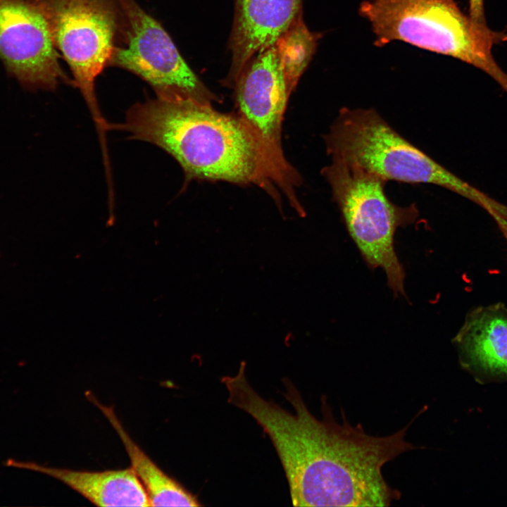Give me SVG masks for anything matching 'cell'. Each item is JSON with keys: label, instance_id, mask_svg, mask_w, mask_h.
I'll return each instance as SVG.
<instances>
[{"label": "cell", "instance_id": "6da1fadb", "mask_svg": "<svg viewBox=\"0 0 507 507\" xmlns=\"http://www.w3.org/2000/svg\"><path fill=\"white\" fill-rule=\"evenodd\" d=\"M289 403L294 414L275 410L264 427L284 470L294 506H388L401 496L384 480L383 465L418 447L405 440V427L387 437H373L362 425L338 423L322 399V420L302 397Z\"/></svg>", "mask_w": 507, "mask_h": 507}, {"label": "cell", "instance_id": "7a4b0ae2", "mask_svg": "<svg viewBox=\"0 0 507 507\" xmlns=\"http://www.w3.org/2000/svg\"><path fill=\"white\" fill-rule=\"evenodd\" d=\"M120 129L150 142L181 166L185 182L223 181L256 185L281 209V196L265 150L255 133L235 113L189 99H156L137 103Z\"/></svg>", "mask_w": 507, "mask_h": 507}, {"label": "cell", "instance_id": "3957f363", "mask_svg": "<svg viewBox=\"0 0 507 507\" xmlns=\"http://www.w3.org/2000/svg\"><path fill=\"white\" fill-rule=\"evenodd\" d=\"M358 12L375 46L400 41L453 57L484 72L507 94V73L492 51L507 35L478 25L454 0H365Z\"/></svg>", "mask_w": 507, "mask_h": 507}, {"label": "cell", "instance_id": "277c9868", "mask_svg": "<svg viewBox=\"0 0 507 507\" xmlns=\"http://www.w3.org/2000/svg\"><path fill=\"white\" fill-rule=\"evenodd\" d=\"M324 139L331 158L356 165L385 182L435 184L482 208L493 200L410 143L373 108H342Z\"/></svg>", "mask_w": 507, "mask_h": 507}, {"label": "cell", "instance_id": "5b68a950", "mask_svg": "<svg viewBox=\"0 0 507 507\" xmlns=\"http://www.w3.org/2000/svg\"><path fill=\"white\" fill-rule=\"evenodd\" d=\"M331 159L321 173L350 237L366 265L382 269L394 294L405 296V272L395 251L394 236L399 227L416 220L418 208L392 202L380 177L343 160Z\"/></svg>", "mask_w": 507, "mask_h": 507}, {"label": "cell", "instance_id": "8992f818", "mask_svg": "<svg viewBox=\"0 0 507 507\" xmlns=\"http://www.w3.org/2000/svg\"><path fill=\"white\" fill-rule=\"evenodd\" d=\"M45 16L94 119L103 128L95 80L108 65L123 23L119 0H31Z\"/></svg>", "mask_w": 507, "mask_h": 507}, {"label": "cell", "instance_id": "52a82bcc", "mask_svg": "<svg viewBox=\"0 0 507 507\" xmlns=\"http://www.w3.org/2000/svg\"><path fill=\"white\" fill-rule=\"evenodd\" d=\"M123 23L108 66L125 69L146 81L157 97L189 99L207 104L219 99L184 60L171 37L134 0H119Z\"/></svg>", "mask_w": 507, "mask_h": 507}, {"label": "cell", "instance_id": "ba28073f", "mask_svg": "<svg viewBox=\"0 0 507 507\" xmlns=\"http://www.w3.org/2000/svg\"><path fill=\"white\" fill-rule=\"evenodd\" d=\"M228 88L233 90L236 113L260 140L272 166L276 186L292 206L299 201L301 179L287 160L282 123L289 95L275 46L254 55Z\"/></svg>", "mask_w": 507, "mask_h": 507}, {"label": "cell", "instance_id": "9c48e42d", "mask_svg": "<svg viewBox=\"0 0 507 507\" xmlns=\"http://www.w3.org/2000/svg\"><path fill=\"white\" fill-rule=\"evenodd\" d=\"M48 22L31 0H0V58L29 86L54 89L69 80L58 63Z\"/></svg>", "mask_w": 507, "mask_h": 507}, {"label": "cell", "instance_id": "30bf717a", "mask_svg": "<svg viewBox=\"0 0 507 507\" xmlns=\"http://www.w3.org/2000/svg\"><path fill=\"white\" fill-rule=\"evenodd\" d=\"M228 49L231 65L223 85L228 87L257 53L273 46L301 13L302 0H234Z\"/></svg>", "mask_w": 507, "mask_h": 507}, {"label": "cell", "instance_id": "8fae6325", "mask_svg": "<svg viewBox=\"0 0 507 507\" xmlns=\"http://www.w3.org/2000/svg\"><path fill=\"white\" fill-rule=\"evenodd\" d=\"M453 343L468 370L507 377V306L499 302L469 311Z\"/></svg>", "mask_w": 507, "mask_h": 507}, {"label": "cell", "instance_id": "7c38bea8", "mask_svg": "<svg viewBox=\"0 0 507 507\" xmlns=\"http://www.w3.org/2000/svg\"><path fill=\"white\" fill-rule=\"evenodd\" d=\"M6 465L51 476L99 506H151L145 489L131 467L104 471L74 470L11 458Z\"/></svg>", "mask_w": 507, "mask_h": 507}, {"label": "cell", "instance_id": "4fadbf2b", "mask_svg": "<svg viewBox=\"0 0 507 507\" xmlns=\"http://www.w3.org/2000/svg\"><path fill=\"white\" fill-rule=\"evenodd\" d=\"M86 396L103 413L120 437L130 460L131 468L144 487L151 506H201L196 496L163 472L132 440L117 418L113 407L101 403L90 392Z\"/></svg>", "mask_w": 507, "mask_h": 507}, {"label": "cell", "instance_id": "5bb4252c", "mask_svg": "<svg viewBox=\"0 0 507 507\" xmlns=\"http://www.w3.org/2000/svg\"><path fill=\"white\" fill-rule=\"evenodd\" d=\"M321 37L322 33L308 28L301 13L276 40L274 46L289 96L310 63Z\"/></svg>", "mask_w": 507, "mask_h": 507}, {"label": "cell", "instance_id": "9a60e30c", "mask_svg": "<svg viewBox=\"0 0 507 507\" xmlns=\"http://www.w3.org/2000/svg\"><path fill=\"white\" fill-rule=\"evenodd\" d=\"M469 15L478 25L488 27L484 13V0H468Z\"/></svg>", "mask_w": 507, "mask_h": 507}, {"label": "cell", "instance_id": "2e32d148", "mask_svg": "<svg viewBox=\"0 0 507 507\" xmlns=\"http://www.w3.org/2000/svg\"><path fill=\"white\" fill-rule=\"evenodd\" d=\"M490 216L496 223L499 231L507 243V219L497 214H492Z\"/></svg>", "mask_w": 507, "mask_h": 507}]
</instances>
